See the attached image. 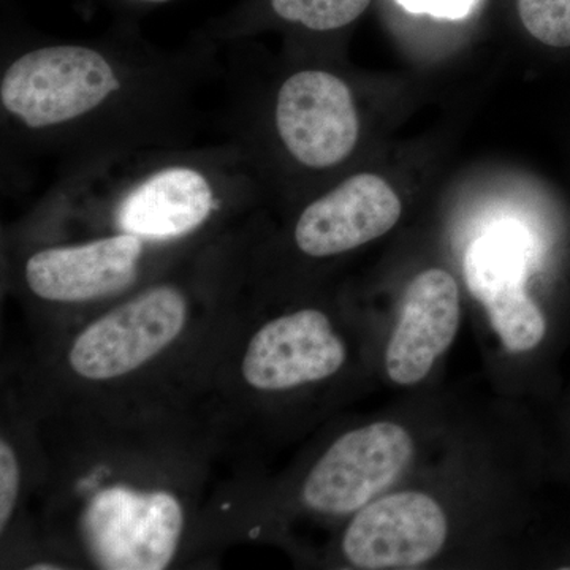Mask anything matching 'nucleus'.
Returning a JSON list of instances; mask_svg holds the SVG:
<instances>
[{
    "label": "nucleus",
    "instance_id": "obj_1",
    "mask_svg": "<svg viewBox=\"0 0 570 570\" xmlns=\"http://www.w3.org/2000/svg\"><path fill=\"white\" fill-rule=\"evenodd\" d=\"M0 124L3 154L59 160V168L126 149L187 146L219 124L223 47L194 39L160 48L135 21L118 20L96 39L3 31Z\"/></svg>",
    "mask_w": 570,
    "mask_h": 570
},
{
    "label": "nucleus",
    "instance_id": "obj_2",
    "mask_svg": "<svg viewBox=\"0 0 570 570\" xmlns=\"http://www.w3.org/2000/svg\"><path fill=\"white\" fill-rule=\"evenodd\" d=\"M258 187L230 138L105 153L62 167L32 224L91 225L104 230L89 236L134 235L171 246L249 206Z\"/></svg>",
    "mask_w": 570,
    "mask_h": 570
},
{
    "label": "nucleus",
    "instance_id": "obj_3",
    "mask_svg": "<svg viewBox=\"0 0 570 570\" xmlns=\"http://www.w3.org/2000/svg\"><path fill=\"white\" fill-rule=\"evenodd\" d=\"M224 137L242 146L247 160L279 149L309 171L341 167L355 153L362 119L351 85L335 71L303 67L285 75L258 100L236 91L228 78Z\"/></svg>",
    "mask_w": 570,
    "mask_h": 570
},
{
    "label": "nucleus",
    "instance_id": "obj_4",
    "mask_svg": "<svg viewBox=\"0 0 570 570\" xmlns=\"http://www.w3.org/2000/svg\"><path fill=\"white\" fill-rule=\"evenodd\" d=\"M189 302L181 285L154 284L82 330L70 348L78 376H126L174 343L186 325Z\"/></svg>",
    "mask_w": 570,
    "mask_h": 570
},
{
    "label": "nucleus",
    "instance_id": "obj_5",
    "mask_svg": "<svg viewBox=\"0 0 570 570\" xmlns=\"http://www.w3.org/2000/svg\"><path fill=\"white\" fill-rule=\"evenodd\" d=\"M184 528L181 504L167 491H100L82 515V534L99 568L163 570L174 561Z\"/></svg>",
    "mask_w": 570,
    "mask_h": 570
},
{
    "label": "nucleus",
    "instance_id": "obj_6",
    "mask_svg": "<svg viewBox=\"0 0 570 570\" xmlns=\"http://www.w3.org/2000/svg\"><path fill=\"white\" fill-rule=\"evenodd\" d=\"M154 246L134 235L88 236L31 247L21 276L37 298L78 305L129 291L140 279Z\"/></svg>",
    "mask_w": 570,
    "mask_h": 570
},
{
    "label": "nucleus",
    "instance_id": "obj_7",
    "mask_svg": "<svg viewBox=\"0 0 570 570\" xmlns=\"http://www.w3.org/2000/svg\"><path fill=\"white\" fill-rule=\"evenodd\" d=\"M534 250L523 230L501 225L474 239L464 254L469 292L485 306L510 354L532 351L549 332L546 314L527 292Z\"/></svg>",
    "mask_w": 570,
    "mask_h": 570
},
{
    "label": "nucleus",
    "instance_id": "obj_8",
    "mask_svg": "<svg viewBox=\"0 0 570 570\" xmlns=\"http://www.w3.org/2000/svg\"><path fill=\"white\" fill-rule=\"evenodd\" d=\"M414 456V441L403 426L377 422L337 439L303 485L307 508L351 513L396 482Z\"/></svg>",
    "mask_w": 570,
    "mask_h": 570
},
{
    "label": "nucleus",
    "instance_id": "obj_9",
    "mask_svg": "<svg viewBox=\"0 0 570 570\" xmlns=\"http://www.w3.org/2000/svg\"><path fill=\"white\" fill-rule=\"evenodd\" d=\"M444 510L420 491H401L366 505L348 524L344 554L358 569H414L448 540Z\"/></svg>",
    "mask_w": 570,
    "mask_h": 570
},
{
    "label": "nucleus",
    "instance_id": "obj_10",
    "mask_svg": "<svg viewBox=\"0 0 570 570\" xmlns=\"http://www.w3.org/2000/svg\"><path fill=\"white\" fill-rule=\"evenodd\" d=\"M346 358L330 318L318 309H299L255 333L243 358V377L250 387L283 392L332 377Z\"/></svg>",
    "mask_w": 570,
    "mask_h": 570
},
{
    "label": "nucleus",
    "instance_id": "obj_11",
    "mask_svg": "<svg viewBox=\"0 0 570 570\" xmlns=\"http://www.w3.org/2000/svg\"><path fill=\"white\" fill-rule=\"evenodd\" d=\"M403 205L374 174H355L318 195L299 213L294 242L313 258L335 257L381 238L400 220Z\"/></svg>",
    "mask_w": 570,
    "mask_h": 570
},
{
    "label": "nucleus",
    "instance_id": "obj_12",
    "mask_svg": "<svg viewBox=\"0 0 570 570\" xmlns=\"http://www.w3.org/2000/svg\"><path fill=\"white\" fill-rule=\"evenodd\" d=\"M460 288L449 272L430 268L409 284L385 351L389 377L415 385L433 370L460 328Z\"/></svg>",
    "mask_w": 570,
    "mask_h": 570
},
{
    "label": "nucleus",
    "instance_id": "obj_13",
    "mask_svg": "<svg viewBox=\"0 0 570 570\" xmlns=\"http://www.w3.org/2000/svg\"><path fill=\"white\" fill-rule=\"evenodd\" d=\"M373 0H239L198 29V39L217 47L247 45L275 26L332 33L354 24Z\"/></svg>",
    "mask_w": 570,
    "mask_h": 570
},
{
    "label": "nucleus",
    "instance_id": "obj_14",
    "mask_svg": "<svg viewBox=\"0 0 570 570\" xmlns=\"http://www.w3.org/2000/svg\"><path fill=\"white\" fill-rule=\"evenodd\" d=\"M519 14L532 39L554 50H569L570 0H519Z\"/></svg>",
    "mask_w": 570,
    "mask_h": 570
},
{
    "label": "nucleus",
    "instance_id": "obj_15",
    "mask_svg": "<svg viewBox=\"0 0 570 570\" xmlns=\"http://www.w3.org/2000/svg\"><path fill=\"white\" fill-rule=\"evenodd\" d=\"M20 463L10 442L0 441V531H6L7 524L17 508L20 497Z\"/></svg>",
    "mask_w": 570,
    "mask_h": 570
},
{
    "label": "nucleus",
    "instance_id": "obj_16",
    "mask_svg": "<svg viewBox=\"0 0 570 570\" xmlns=\"http://www.w3.org/2000/svg\"><path fill=\"white\" fill-rule=\"evenodd\" d=\"M397 2L412 13H428L445 20H461L468 17L475 0H397Z\"/></svg>",
    "mask_w": 570,
    "mask_h": 570
},
{
    "label": "nucleus",
    "instance_id": "obj_17",
    "mask_svg": "<svg viewBox=\"0 0 570 570\" xmlns=\"http://www.w3.org/2000/svg\"><path fill=\"white\" fill-rule=\"evenodd\" d=\"M105 7L118 14V20H137L146 11L163 7L165 3L175 2V0H100Z\"/></svg>",
    "mask_w": 570,
    "mask_h": 570
},
{
    "label": "nucleus",
    "instance_id": "obj_18",
    "mask_svg": "<svg viewBox=\"0 0 570 570\" xmlns=\"http://www.w3.org/2000/svg\"><path fill=\"white\" fill-rule=\"evenodd\" d=\"M29 569H32V570H50V569L59 570L62 568H61V566H58V564H48V562H39V564H33Z\"/></svg>",
    "mask_w": 570,
    "mask_h": 570
}]
</instances>
